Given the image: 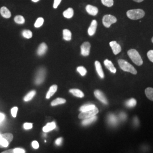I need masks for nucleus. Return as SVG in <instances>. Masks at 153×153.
Here are the masks:
<instances>
[{"instance_id":"f257e3e1","label":"nucleus","mask_w":153,"mask_h":153,"mask_svg":"<svg viewBox=\"0 0 153 153\" xmlns=\"http://www.w3.org/2000/svg\"><path fill=\"white\" fill-rule=\"evenodd\" d=\"M128 55L131 61L138 66L142 65L143 64V60L140 53L137 50L131 49L128 51Z\"/></svg>"},{"instance_id":"f03ea898","label":"nucleus","mask_w":153,"mask_h":153,"mask_svg":"<svg viewBox=\"0 0 153 153\" xmlns=\"http://www.w3.org/2000/svg\"><path fill=\"white\" fill-rule=\"evenodd\" d=\"M118 64L121 69L124 71L129 72L133 74H136L137 73L136 69L133 67V66L131 65V64H129L128 61L124 60L123 59H119L118 60Z\"/></svg>"},{"instance_id":"7ed1b4c3","label":"nucleus","mask_w":153,"mask_h":153,"mask_svg":"<svg viewBox=\"0 0 153 153\" xmlns=\"http://www.w3.org/2000/svg\"><path fill=\"white\" fill-rule=\"evenodd\" d=\"M145 12L142 9H133L128 10L126 13L127 16L132 20H137L141 19L145 16Z\"/></svg>"},{"instance_id":"20e7f679","label":"nucleus","mask_w":153,"mask_h":153,"mask_svg":"<svg viewBox=\"0 0 153 153\" xmlns=\"http://www.w3.org/2000/svg\"><path fill=\"white\" fill-rule=\"evenodd\" d=\"M45 76H46V71L44 68H42L39 69L36 74L35 80V84L37 85H41L43 82H44Z\"/></svg>"},{"instance_id":"39448f33","label":"nucleus","mask_w":153,"mask_h":153,"mask_svg":"<svg viewBox=\"0 0 153 153\" xmlns=\"http://www.w3.org/2000/svg\"><path fill=\"white\" fill-rule=\"evenodd\" d=\"M99 112V109L98 108L95 107L94 109L86 111V112H81L79 115H78V118L79 119L83 120L85 119H87L88 117H92L94 116H95Z\"/></svg>"},{"instance_id":"423d86ee","label":"nucleus","mask_w":153,"mask_h":153,"mask_svg":"<svg viewBox=\"0 0 153 153\" xmlns=\"http://www.w3.org/2000/svg\"><path fill=\"white\" fill-rule=\"evenodd\" d=\"M116 22V18L112 15H105L102 19L103 25L107 28H109L112 24L115 23Z\"/></svg>"},{"instance_id":"0eeeda50","label":"nucleus","mask_w":153,"mask_h":153,"mask_svg":"<svg viewBox=\"0 0 153 153\" xmlns=\"http://www.w3.org/2000/svg\"><path fill=\"white\" fill-rule=\"evenodd\" d=\"M91 45L88 42H84L81 46V53L83 56H88L90 55Z\"/></svg>"},{"instance_id":"6e6552de","label":"nucleus","mask_w":153,"mask_h":153,"mask_svg":"<svg viewBox=\"0 0 153 153\" xmlns=\"http://www.w3.org/2000/svg\"><path fill=\"white\" fill-rule=\"evenodd\" d=\"M94 95L95 97L98 99L99 101H100L102 103L104 104H108V102L105 96L104 95V93L101 91L99 90H97L94 91Z\"/></svg>"},{"instance_id":"1a4fd4ad","label":"nucleus","mask_w":153,"mask_h":153,"mask_svg":"<svg viewBox=\"0 0 153 153\" xmlns=\"http://www.w3.org/2000/svg\"><path fill=\"white\" fill-rule=\"evenodd\" d=\"M109 45L113 51V52L115 55L119 54L121 51V47L119 44L116 41H112L109 43Z\"/></svg>"},{"instance_id":"9d476101","label":"nucleus","mask_w":153,"mask_h":153,"mask_svg":"<svg viewBox=\"0 0 153 153\" xmlns=\"http://www.w3.org/2000/svg\"><path fill=\"white\" fill-rule=\"evenodd\" d=\"M98 26V23L96 20H93L88 29V33L90 36H93L97 31Z\"/></svg>"},{"instance_id":"9b49d317","label":"nucleus","mask_w":153,"mask_h":153,"mask_svg":"<svg viewBox=\"0 0 153 153\" xmlns=\"http://www.w3.org/2000/svg\"><path fill=\"white\" fill-rule=\"evenodd\" d=\"M86 10L88 13L93 16H95L98 13V9L93 5H88L86 7Z\"/></svg>"},{"instance_id":"f8f14e48","label":"nucleus","mask_w":153,"mask_h":153,"mask_svg":"<svg viewBox=\"0 0 153 153\" xmlns=\"http://www.w3.org/2000/svg\"><path fill=\"white\" fill-rule=\"evenodd\" d=\"M47 50H48V47L47 44L45 43H42L39 46L38 51H37V54L40 56H42L47 52Z\"/></svg>"},{"instance_id":"ddd939ff","label":"nucleus","mask_w":153,"mask_h":153,"mask_svg":"<svg viewBox=\"0 0 153 153\" xmlns=\"http://www.w3.org/2000/svg\"><path fill=\"white\" fill-rule=\"evenodd\" d=\"M95 68H96V71L99 75V76H100L101 78H104V74L103 71L102 69V67L100 63V62L98 61H96L95 62Z\"/></svg>"},{"instance_id":"4468645a","label":"nucleus","mask_w":153,"mask_h":153,"mask_svg":"<svg viewBox=\"0 0 153 153\" xmlns=\"http://www.w3.org/2000/svg\"><path fill=\"white\" fill-rule=\"evenodd\" d=\"M104 64L105 66L112 73H116V69L115 68V66L114 65L112 61L106 59L104 61Z\"/></svg>"},{"instance_id":"2eb2a0df","label":"nucleus","mask_w":153,"mask_h":153,"mask_svg":"<svg viewBox=\"0 0 153 153\" xmlns=\"http://www.w3.org/2000/svg\"><path fill=\"white\" fill-rule=\"evenodd\" d=\"M0 13L2 16L5 18H9L11 16V12L5 6H3L1 8Z\"/></svg>"},{"instance_id":"dca6fc26","label":"nucleus","mask_w":153,"mask_h":153,"mask_svg":"<svg viewBox=\"0 0 153 153\" xmlns=\"http://www.w3.org/2000/svg\"><path fill=\"white\" fill-rule=\"evenodd\" d=\"M69 92L71 93V94H73L74 96L78 97V98H82L83 97H84V96H85L84 93H83L81 90H80L79 89L72 88V89H71L69 90Z\"/></svg>"},{"instance_id":"f3484780","label":"nucleus","mask_w":153,"mask_h":153,"mask_svg":"<svg viewBox=\"0 0 153 153\" xmlns=\"http://www.w3.org/2000/svg\"><path fill=\"white\" fill-rule=\"evenodd\" d=\"M97 120V117L95 115V116L88 117L87 119H83V120L82 121V124L84 126H88V125H90V124H92Z\"/></svg>"},{"instance_id":"a211bd4d","label":"nucleus","mask_w":153,"mask_h":153,"mask_svg":"<svg viewBox=\"0 0 153 153\" xmlns=\"http://www.w3.org/2000/svg\"><path fill=\"white\" fill-rule=\"evenodd\" d=\"M57 90V86L56 85H53L51 88H49V91L47 93L46 95V98L49 99L51 97H52L55 93Z\"/></svg>"},{"instance_id":"6ab92c4d","label":"nucleus","mask_w":153,"mask_h":153,"mask_svg":"<svg viewBox=\"0 0 153 153\" xmlns=\"http://www.w3.org/2000/svg\"><path fill=\"white\" fill-rule=\"evenodd\" d=\"M56 124L55 122H52V123H48L46 126H44L43 128V131L44 132H48V131H51L52 130H53L54 129L56 128Z\"/></svg>"},{"instance_id":"aec40b11","label":"nucleus","mask_w":153,"mask_h":153,"mask_svg":"<svg viewBox=\"0 0 153 153\" xmlns=\"http://www.w3.org/2000/svg\"><path fill=\"white\" fill-rule=\"evenodd\" d=\"M95 105L94 104H85L81 107L79 108V111L81 112H86L91 109H94L95 108Z\"/></svg>"},{"instance_id":"412c9836","label":"nucleus","mask_w":153,"mask_h":153,"mask_svg":"<svg viewBox=\"0 0 153 153\" xmlns=\"http://www.w3.org/2000/svg\"><path fill=\"white\" fill-rule=\"evenodd\" d=\"M73 15H74V10L71 7L68 8L67 10H66L65 11H64V13H63L64 16L68 19L71 18L73 16Z\"/></svg>"},{"instance_id":"4be33fe9","label":"nucleus","mask_w":153,"mask_h":153,"mask_svg":"<svg viewBox=\"0 0 153 153\" xmlns=\"http://www.w3.org/2000/svg\"><path fill=\"white\" fill-rule=\"evenodd\" d=\"M125 104H126V106L128 108H133L136 105L137 101L135 99H129L126 101Z\"/></svg>"},{"instance_id":"5701e85b","label":"nucleus","mask_w":153,"mask_h":153,"mask_svg":"<svg viewBox=\"0 0 153 153\" xmlns=\"http://www.w3.org/2000/svg\"><path fill=\"white\" fill-rule=\"evenodd\" d=\"M63 39L66 41H70L71 39V33L68 29L63 30Z\"/></svg>"},{"instance_id":"b1692460","label":"nucleus","mask_w":153,"mask_h":153,"mask_svg":"<svg viewBox=\"0 0 153 153\" xmlns=\"http://www.w3.org/2000/svg\"><path fill=\"white\" fill-rule=\"evenodd\" d=\"M66 103V100L64 98H58L54 100H53L51 103V105L52 106H56L57 105H60V104H64Z\"/></svg>"},{"instance_id":"393cba45","label":"nucleus","mask_w":153,"mask_h":153,"mask_svg":"<svg viewBox=\"0 0 153 153\" xmlns=\"http://www.w3.org/2000/svg\"><path fill=\"white\" fill-rule=\"evenodd\" d=\"M145 94L149 100L153 101V88H148L145 89Z\"/></svg>"},{"instance_id":"a878e982","label":"nucleus","mask_w":153,"mask_h":153,"mask_svg":"<svg viewBox=\"0 0 153 153\" xmlns=\"http://www.w3.org/2000/svg\"><path fill=\"white\" fill-rule=\"evenodd\" d=\"M36 95V91L35 90H32L30 92L28 93L24 97V101L25 102H28L33 99V98Z\"/></svg>"},{"instance_id":"bb28decb","label":"nucleus","mask_w":153,"mask_h":153,"mask_svg":"<svg viewBox=\"0 0 153 153\" xmlns=\"http://www.w3.org/2000/svg\"><path fill=\"white\" fill-rule=\"evenodd\" d=\"M9 142H8L5 138L2 136L1 134H0V148H6L9 146Z\"/></svg>"},{"instance_id":"cd10ccee","label":"nucleus","mask_w":153,"mask_h":153,"mask_svg":"<svg viewBox=\"0 0 153 153\" xmlns=\"http://www.w3.org/2000/svg\"><path fill=\"white\" fill-rule=\"evenodd\" d=\"M22 35L25 38L31 39L33 37V33L29 30H24L22 31Z\"/></svg>"},{"instance_id":"c85d7f7f","label":"nucleus","mask_w":153,"mask_h":153,"mask_svg":"<svg viewBox=\"0 0 153 153\" xmlns=\"http://www.w3.org/2000/svg\"><path fill=\"white\" fill-rule=\"evenodd\" d=\"M14 22H16L17 24L22 25V24L25 23V19L22 16H16L14 18Z\"/></svg>"},{"instance_id":"c756f323","label":"nucleus","mask_w":153,"mask_h":153,"mask_svg":"<svg viewBox=\"0 0 153 153\" xmlns=\"http://www.w3.org/2000/svg\"><path fill=\"white\" fill-rule=\"evenodd\" d=\"M44 22V19L43 18H42V17L38 18L34 24V26H35V27L36 28L40 27L43 25Z\"/></svg>"},{"instance_id":"7c9ffc66","label":"nucleus","mask_w":153,"mask_h":153,"mask_svg":"<svg viewBox=\"0 0 153 153\" xmlns=\"http://www.w3.org/2000/svg\"><path fill=\"white\" fill-rule=\"evenodd\" d=\"M76 71H78L82 76H85L87 73L86 69L85 67L82 66H78L76 68Z\"/></svg>"},{"instance_id":"2f4dec72","label":"nucleus","mask_w":153,"mask_h":153,"mask_svg":"<svg viewBox=\"0 0 153 153\" xmlns=\"http://www.w3.org/2000/svg\"><path fill=\"white\" fill-rule=\"evenodd\" d=\"M1 135H2V137L5 138L6 140L9 143H10L13 141V135L11 133H4V134H2Z\"/></svg>"},{"instance_id":"473e14b6","label":"nucleus","mask_w":153,"mask_h":153,"mask_svg":"<svg viewBox=\"0 0 153 153\" xmlns=\"http://www.w3.org/2000/svg\"><path fill=\"white\" fill-rule=\"evenodd\" d=\"M108 121L111 125L115 126L117 124V119L114 115H111L108 117Z\"/></svg>"},{"instance_id":"72a5a7b5","label":"nucleus","mask_w":153,"mask_h":153,"mask_svg":"<svg viewBox=\"0 0 153 153\" xmlns=\"http://www.w3.org/2000/svg\"><path fill=\"white\" fill-rule=\"evenodd\" d=\"M102 4L105 6L111 7L114 5V0H101Z\"/></svg>"},{"instance_id":"f704fd0d","label":"nucleus","mask_w":153,"mask_h":153,"mask_svg":"<svg viewBox=\"0 0 153 153\" xmlns=\"http://www.w3.org/2000/svg\"><path fill=\"white\" fill-rule=\"evenodd\" d=\"M17 112H18V107H14L11 109V115L13 117H16Z\"/></svg>"},{"instance_id":"c9c22d12","label":"nucleus","mask_w":153,"mask_h":153,"mask_svg":"<svg viewBox=\"0 0 153 153\" xmlns=\"http://www.w3.org/2000/svg\"><path fill=\"white\" fill-rule=\"evenodd\" d=\"M148 58L150 60V61H152V62H153V50H150L148 52Z\"/></svg>"},{"instance_id":"e433bc0d","label":"nucleus","mask_w":153,"mask_h":153,"mask_svg":"<svg viewBox=\"0 0 153 153\" xmlns=\"http://www.w3.org/2000/svg\"><path fill=\"white\" fill-rule=\"evenodd\" d=\"M33 124H32V123H25V124H24V126H23L24 128H25V129H26V130L31 129V128H33Z\"/></svg>"},{"instance_id":"4c0bfd02","label":"nucleus","mask_w":153,"mask_h":153,"mask_svg":"<svg viewBox=\"0 0 153 153\" xmlns=\"http://www.w3.org/2000/svg\"><path fill=\"white\" fill-rule=\"evenodd\" d=\"M14 153H25V151L21 148L14 149Z\"/></svg>"},{"instance_id":"58836bf2","label":"nucleus","mask_w":153,"mask_h":153,"mask_svg":"<svg viewBox=\"0 0 153 153\" xmlns=\"http://www.w3.org/2000/svg\"><path fill=\"white\" fill-rule=\"evenodd\" d=\"M62 0H55L54 3H53V8L56 9L57 7L60 4Z\"/></svg>"},{"instance_id":"ea45409f","label":"nucleus","mask_w":153,"mask_h":153,"mask_svg":"<svg viewBox=\"0 0 153 153\" xmlns=\"http://www.w3.org/2000/svg\"><path fill=\"white\" fill-rule=\"evenodd\" d=\"M32 146L33 148H34L35 149H37L39 147V144L38 142H37L36 141H34L32 142Z\"/></svg>"},{"instance_id":"a19ab883","label":"nucleus","mask_w":153,"mask_h":153,"mask_svg":"<svg viewBox=\"0 0 153 153\" xmlns=\"http://www.w3.org/2000/svg\"><path fill=\"white\" fill-rule=\"evenodd\" d=\"M62 138H59L56 140L55 143H56V145L60 146V145H61V144L62 143Z\"/></svg>"},{"instance_id":"79ce46f5","label":"nucleus","mask_w":153,"mask_h":153,"mask_svg":"<svg viewBox=\"0 0 153 153\" xmlns=\"http://www.w3.org/2000/svg\"><path fill=\"white\" fill-rule=\"evenodd\" d=\"M4 119H5V115L2 113H0V123L4 120Z\"/></svg>"},{"instance_id":"37998d69","label":"nucleus","mask_w":153,"mask_h":153,"mask_svg":"<svg viewBox=\"0 0 153 153\" xmlns=\"http://www.w3.org/2000/svg\"><path fill=\"white\" fill-rule=\"evenodd\" d=\"M1 153H14V149H9L7 150H6L5 152H3Z\"/></svg>"},{"instance_id":"c03bdc74","label":"nucleus","mask_w":153,"mask_h":153,"mask_svg":"<svg viewBox=\"0 0 153 153\" xmlns=\"http://www.w3.org/2000/svg\"><path fill=\"white\" fill-rule=\"evenodd\" d=\"M133 1H134L135 2H141L144 0H133Z\"/></svg>"},{"instance_id":"a18cd8bd","label":"nucleus","mask_w":153,"mask_h":153,"mask_svg":"<svg viewBox=\"0 0 153 153\" xmlns=\"http://www.w3.org/2000/svg\"><path fill=\"white\" fill-rule=\"evenodd\" d=\"M39 0H32V1L33 2H38Z\"/></svg>"},{"instance_id":"49530a36","label":"nucleus","mask_w":153,"mask_h":153,"mask_svg":"<svg viewBox=\"0 0 153 153\" xmlns=\"http://www.w3.org/2000/svg\"><path fill=\"white\" fill-rule=\"evenodd\" d=\"M152 42L153 43V37L152 38Z\"/></svg>"}]
</instances>
